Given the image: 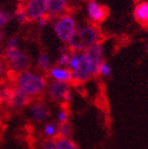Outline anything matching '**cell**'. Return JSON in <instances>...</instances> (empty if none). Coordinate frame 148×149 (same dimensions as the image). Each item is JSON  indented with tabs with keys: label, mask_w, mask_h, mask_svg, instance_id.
<instances>
[{
	"label": "cell",
	"mask_w": 148,
	"mask_h": 149,
	"mask_svg": "<svg viewBox=\"0 0 148 149\" xmlns=\"http://www.w3.org/2000/svg\"><path fill=\"white\" fill-rule=\"evenodd\" d=\"M53 30L57 38L61 42L68 43V41L71 39L75 31L77 30L76 21L71 15L66 13L56 19L53 24Z\"/></svg>",
	"instance_id": "obj_4"
},
{
	"label": "cell",
	"mask_w": 148,
	"mask_h": 149,
	"mask_svg": "<svg viewBox=\"0 0 148 149\" xmlns=\"http://www.w3.org/2000/svg\"><path fill=\"white\" fill-rule=\"evenodd\" d=\"M87 13L92 23L100 24L107 19L109 15V10L107 6L97 2L96 0H89L87 4Z\"/></svg>",
	"instance_id": "obj_7"
},
{
	"label": "cell",
	"mask_w": 148,
	"mask_h": 149,
	"mask_svg": "<svg viewBox=\"0 0 148 149\" xmlns=\"http://www.w3.org/2000/svg\"><path fill=\"white\" fill-rule=\"evenodd\" d=\"M85 55L88 63L90 65V69H91L92 76H97L98 71H100V67L102 63L105 61V56H104V47L102 43H96L94 46L90 47L88 50H86Z\"/></svg>",
	"instance_id": "obj_5"
},
{
	"label": "cell",
	"mask_w": 148,
	"mask_h": 149,
	"mask_svg": "<svg viewBox=\"0 0 148 149\" xmlns=\"http://www.w3.org/2000/svg\"><path fill=\"white\" fill-rule=\"evenodd\" d=\"M43 149H56V139H48L43 144Z\"/></svg>",
	"instance_id": "obj_24"
},
{
	"label": "cell",
	"mask_w": 148,
	"mask_h": 149,
	"mask_svg": "<svg viewBox=\"0 0 148 149\" xmlns=\"http://www.w3.org/2000/svg\"><path fill=\"white\" fill-rule=\"evenodd\" d=\"M6 48L9 49H15V48H18V39L17 37H12L8 42V46Z\"/></svg>",
	"instance_id": "obj_25"
},
{
	"label": "cell",
	"mask_w": 148,
	"mask_h": 149,
	"mask_svg": "<svg viewBox=\"0 0 148 149\" xmlns=\"http://www.w3.org/2000/svg\"><path fill=\"white\" fill-rule=\"evenodd\" d=\"M4 67H6V63L3 60V57H0V79L3 76V73H4Z\"/></svg>",
	"instance_id": "obj_26"
},
{
	"label": "cell",
	"mask_w": 148,
	"mask_h": 149,
	"mask_svg": "<svg viewBox=\"0 0 148 149\" xmlns=\"http://www.w3.org/2000/svg\"><path fill=\"white\" fill-rule=\"evenodd\" d=\"M68 120H69V113L67 112V110L65 108H63V109L57 113V122H58V125L68 123Z\"/></svg>",
	"instance_id": "obj_22"
},
{
	"label": "cell",
	"mask_w": 148,
	"mask_h": 149,
	"mask_svg": "<svg viewBox=\"0 0 148 149\" xmlns=\"http://www.w3.org/2000/svg\"><path fill=\"white\" fill-rule=\"evenodd\" d=\"M31 96H29L24 92H22L20 89H18V88H16L14 86L13 93H12L11 97H10L9 102H8V105L10 107H12V108L19 109V108H22V107H26L27 105H29L31 103Z\"/></svg>",
	"instance_id": "obj_11"
},
{
	"label": "cell",
	"mask_w": 148,
	"mask_h": 149,
	"mask_svg": "<svg viewBox=\"0 0 148 149\" xmlns=\"http://www.w3.org/2000/svg\"><path fill=\"white\" fill-rule=\"evenodd\" d=\"M45 135L49 139H57V135H58V126L55 125L54 123H48L45 126Z\"/></svg>",
	"instance_id": "obj_18"
},
{
	"label": "cell",
	"mask_w": 148,
	"mask_h": 149,
	"mask_svg": "<svg viewBox=\"0 0 148 149\" xmlns=\"http://www.w3.org/2000/svg\"><path fill=\"white\" fill-rule=\"evenodd\" d=\"M133 18L142 28L148 29V1L141 0L135 3L133 9Z\"/></svg>",
	"instance_id": "obj_10"
},
{
	"label": "cell",
	"mask_w": 148,
	"mask_h": 149,
	"mask_svg": "<svg viewBox=\"0 0 148 149\" xmlns=\"http://www.w3.org/2000/svg\"><path fill=\"white\" fill-rule=\"evenodd\" d=\"M1 39H2V33H1V30H0V42H1Z\"/></svg>",
	"instance_id": "obj_27"
},
{
	"label": "cell",
	"mask_w": 148,
	"mask_h": 149,
	"mask_svg": "<svg viewBox=\"0 0 148 149\" xmlns=\"http://www.w3.org/2000/svg\"><path fill=\"white\" fill-rule=\"evenodd\" d=\"M56 149H80L71 139H56Z\"/></svg>",
	"instance_id": "obj_17"
},
{
	"label": "cell",
	"mask_w": 148,
	"mask_h": 149,
	"mask_svg": "<svg viewBox=\"0 0 148 149\" xmlns=\"http://www.w3.org/2000/svg\"><path fill=\"white\" fill-rule=\"evenodd\" d=\"M133 1H135V2H139V1H141V0H133Z\"/></svg>",
	"instance_id": "obj_28"
},
{
	"label": "cell",
	"mask_w": 148,
	"mask_h": 149,
	"mask_svg": "<svg viewBox=\"0 0 148 149\" xmlns=\"http://www.w3.org/2000/svg\"><path fill=\"white\" fill-rule=\"evenodd\" d=\"M112 73V69H111L110 65L108 63H102V66L100 67V71H98V75L103 76V77H109Z\"/></svg>",
	"instance_id": "obj_21"
},
{
	"label": "cell",
	"mask_w": 148,
	"mask_h": 149,
	"mask_svg": "<svg viewBox=\"0 0 148 149\" xmlns=\"http://www.w3.org/2000/svg\"><path fill=\"white\" fill-rule=\"evenodd\" d=\"M69 0H48V14L52 18L66 14Z\"/></svg>",
	"instance_id": "obj_14"
},
{
	"label": "cell",
	"mask_w": 148,
	"mask_h": 149,
	"mask_svg": "<svg viewBox=\"0 0 148 149\" xmlns=\"http://www.w3.org/2000/svg\"><path fill=\"white\" fill-rule=\"evenodd\" d=\"M37 68L40 71H49L51 69V59L46 52H40L37 57Z\"/></svg>",
	"instance_id": "obj_15"
},
{
	"label": "cell",
	"mask_w": 148,
	"mask_h": 149,
	"mask_svg": "<svg viewBox=\"0 0 148 149\" xmlns=\"http://www.w3.org/2000/svg\"><path fill=\"white\" fill-rule=\"evenodd\" d=\"M2 57L6 65L10 68V70L15 73L28 71V69L31 66L30 56L26 52L21 51L18 48H15V49L6 48Z\"/></svg>",
	"instance_id": "obj_3"
},
{
	"label": "cell",
	"mask_w": 148,
	"mask_h": 149,
	"mask_svg": "<svg viewBox=\"0 0 148 149\" xmlns=\"http://www.w3.org/2000/svg\"><path fill=\"white\" fill-rule=\"evenodd\" d=\"M32 118L36 123H43L50 116V110L45 102L37 100L31 107Z\"/></svg>",
	"instance_id": "obj_12"
},
{
	"label": "cell",
	"mask_w": 148,
	"mask_h": 149,
	"mask_svg": "<svg viewBox=\"0 0 148 149\" xmlns=\"http://www.w3.org/2000/svg\"><path fill=\"white\" fill-rule=\"evenodd\" d=\"M70 55H71V52H61V54L59 55V58L57 60L58 63V66L59 67H64L66 68V66L69 65V61H70Z\"/></svg>",
	"instance_id": "obj_20"
},
{
	"label": "cell",
	"mask_w": 148,
	"mask_h": 149,
	"mask_svg": "<svg viewBox=\"0 0 148 149\" xmlns=\"http://www.w3.org/2000/svg\"><path fill=\"white\" fill-rule=\"evenodd\" d=\"M15 16H16V18H17L18 22L21 23V24H24V23L29 22L28 16H27L26 10H24L23 4H19L17 11H16V13H15Z\"/></svg>",
	"instance_id": "obj_19"
},
{
	"label": "cell",
	"mask_w": 148,
	"mask_h": 149,
	"mask_svg": "<svg viewBox=\"0 0 148 149\" xmlns=\"http://www.w3.org/2000/svg\"><path fill=\"white\" fill-rule=\"evenodd\" d=\"M70 85L71 84L66 81H57L54 80L50 85H48V94L49 97L54 102L64 100L65 96L70 92Z\"/></svg>",
	"instance_id": "obj_9"
},
{
	"label": "cell",
	"mask_w": 148,
	"mask_h": 149,
	"mask_svg": "<svg viewBox=\"0 0 148 149\" xmlns=\"http://www.w3.org/2000/svg\"><path fill=\"white\" fill-rule=\"evenodd\" d=\"M23 6L29 22L37 21L48 14V0H27V2L23 3Z\"/></svg>",
	"instance_id": "obj_6"
},
{
	"label": "cell",
	"mask_w": 148,
	"mask_h": 149,
	"mask_svg": "<svg viewBox=\"0 0 148 149\" xmlns=\"http://www.w3.org/2000/svg\"><path fill=\"white\" fill-rule=\"evenodd\" d=\"M10 72L13 74L11 78L14 81L15 87L31 97L40 96L48 88V80L43 75L36 74L30 71L15 73L10 70Z\"/></svg>",
	"instance_id": "obj_1"
},
{
	"label": "cell",
	"mask_w": 148,
	"mask_h": 149,
	"mask_svg": "<svg viewBox=\"0 0 148 149\" xmlns=\"http://www.w3.org/2000/svg\"><path fill=\"white\" fill-rule=\"evenodd\" d=\"M73 132L71 124L65 123L61 125H58V135L57 139H71V134Z\"/></svg>",
	"instance_id": "obj_16"
},
{
	"label": "cell",
	"mask_w": 148,
	"mask_h": 149,
	"mask_svg": "<svg viewBox=\"0 0 148 149\" xmlns=\"http://www.w3.org/2000/svg\"><path fill=\"white\" fill-rule=\"evenodd\" d=\"M10 18H11L10 15L8 14L6 11H3V10L0 9V28L6 26V23L9 22Z\"/></svg>",
	"instance_id": "obj_23"
},
{
	"label": "cell",
	"mask_w": 148,
	"mask_h": 149,
	"mask_svg": "<svg viewBox=\"0 0 148 149\" xmlns=\"http://www.w3.org/2000/svg\"><path fill=\"white\" fill-rule=\"evenodd\" d=\"M103 34L97 24H86L78 28L68 41V50L70 52H85L90 47L100 43Z\"/></svg>",
	"instance_id": "obj_2"
},
{
	"label": "cell",
	"mask_w": 148,
	"mask_h": 149,
	"mask_svg": "<svg viewBox=\"0 0 148 149\" xmlns=\"http://www.w3.org/2000/svg\"><path fill=\"white\" fill-rule=\"evenodd\" d=\"M49 75L57 81H66L73 84V72L64 67H53L48 71Z\"/></svg>",
	"instance_id": "obj_13"
},
{
	"label": "cell",
	"mask_w": 148,
	"mask_h": 149,
	"mask_svg": "<svg viewBox=\"0 0 148 149\" xmlns=\"http://www.w3.org/2000/svg\"><path fill=\"white\" fill-rule=\"evenodd\" d=\"M90 77H92L90 65H89L88 59L86 57L85 53H82V52H80L78 67L73 71V83L84 84Z\"/></svg>",
	"instance_id": "obj_8"
}]
</instances>
